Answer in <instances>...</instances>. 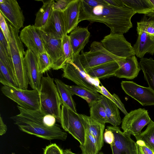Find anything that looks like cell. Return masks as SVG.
Returning a JSON list of instances; mask_svg holds the SVG:
<instances>
[{
  "mask_svg": "<svg viewBox=\"0 0 154 154\" xmlns=\"http://www.w3.org/2000/svg\"><path fill=\"white\" fill-rule=\"evenodd\" d=\"M136 14L125 6L118 7L108 4L91 7L81 0L79 23L84 20L98 22L106 25L110 29V33L123 34L133 27L131 20Z\"/></svg>",
  "mask_w": 154,
  "mask_h": 154,
  "instance_id": "6da1fadb",
  "label": "cell"
},
{
  "mask_svg": "<svg viewBox=\"0 0 154 154\" xmlns=\"http://www.w3.org/2000/svg\"><path fill=\"white\" fill-rule=\"evenodd\" d=\"M20 113L11 117L14 123L22 131L47 140H65L67 133L57 124L49 127L47 114L41 109L32 110L17 105Z\"/></svg>",
  "mask_w": 154,
  "mask_h": 154,
  "instance_id": "7a4b0ae2",
  "label": "cell"
},
{
  "mask_svg": "<svg viewBox=\"0 0 154 154\" xmlns=\"http://www.w3.org/2000/svg\"><path fill=\"white\" fill-rule=\"evenodd\" d=\"M10 32L9 43L10 55L12 60L19 88L27 89L29 84L24 63V51L23 43L19 35V29L8 23Z\"/></svg>",
  "mask_w": 154,
  "mask_h": 154,
  "instance_id": "3957f363",
  "label": "cell"
},
{
  "mask_svg": "<svg viewBox=\"0 0 154 154\" xmlns=\"http://www.w3.org/2000/svg\"><path fill=\"white\" fill-rule=\"evenodd\" d=\"M54 81L48 74L42 77L39 91L41 109L46 114L54 116L60 123L62 103Z\"/></svg>",
  "mask_w": 154,
  "mask_h": 154,
  "instance_id": "277c9868",
  "label": "cell"
},
{
  "mask_svg": "<svg viewBox=\"0 0 154 154\" xmlns=\"http://www.w3.org/2000/svg\"><path fill=\"white\" fill-rule=\"evenodd\" d=\"M79 55L74 57L72 61L66 62L62 69V77L71 80L78 86L99 93V79L91 78L86 73L80 62Z\"/></svg>",
  "mask_w": 154,
  "mask_h": 154,
  "instance_id": "5b68a950",
  "label": "cell"
},
{
  "mask_svg": "<svg viewBox=\"0 0 154 154\" xmlns=\"http://www.w3.org/2000/svg\"><path fill=\"white\" fill-rule=\"evenodd\" d=\"M79 59L85 72L93 68L108 62L118 61L123 58L116 56L109 52L102 45L101 42H93L89 51H81Z\"/></svg>",
  "mask_w": 154,
  "mask_h": 154,
  "instance_id": "8992f818",
  "label": "cell"
},
{
  "mask_svg": "<svg viewBox=\"0 0 154 154\" xmlns=\"http://www.w3.org/2000/svg\"><path fill=\"white\" fill-rule=\"evenodd\" d=\"M3 94L20 106L32 110L41 109L39 91L36 89H22L8 85L1 88Z\"/></svg>",
  "mask_w": 154,
  "mask_h": 154,
  "instance_id": "52a82bcc",
  "label": "cell"
},
{
  "mask_svg": "<svg viewBox=\"0 0 154 154\" xmlns=\"http://www.w3.org/2000/svg\"><path fill=\"white\" fill-rule=\"evenodd\" d=\"M60 123L65 131L83 144L85 130L80 114L62 105Z\"/></svg>",
  "mask_w": 154,
  "mask_h": 154,
  "instance_id": "ba28073f",
  "label": "cell"
},
{
  "mask_svg": "<svg viewBox=\"0 0 154 154\" xmlns=\"http://www.w3.org/2000/svg\"><path fill=\"white\" fill-rule=\"evenodd\" d=\"M151 120L147 110L140 108L125 115L122 121V128L124 133L135 136L141 132Z\"/></svg>",
  "mask_w": 154,
  "mask_h": 154,
  "instance_id": "9c48e42d",
  "label": "cell"
},
{
  "mask_svg": "<svg viewBox=\"0 0 154 154\" xmlns=\"http://www.w3.org/2000/svg\"><path fill=\"white\" fill-rule=\"evenodd\" d=\"M101 43L107 51L116 56L125 58L135 55L133 47L123 34L110 33L104 37Z\"/></svg>",
  "mask_w": 154,
  "mask_h": 154,
  "instance_id": "30bf717a",
  "label": "cell"
},
{
  "mask_svg": "<svg viewBox=\"0 0 154 154\" xmlns=\"http://www.w3.org/2000/svg\"><path fill=\"white\" fill-rule=\"evenodd\" d=\"M113 133L114 139L110 145L112 154H138L136 142L131 135L122 131L118 126H107Z\"/></svg>",
  "mask_w": 154,
  "mask_h": 154,
  "instance_id": "8fae6325",
  "label": "cell"
},
{
  "mask_svg": "<svg viewBox=\"0 0 154 154\" xmlns=\"http://www.w3.org/2000/svg\"><path fill=\"white\" fill-rule=\"evenodd\" d=\"M122 88L128 96L143 106L154 105V91L149 87L140 85L133 81H122Z\"/></svg>",
  "mask_w": 154,
  "mask_h": 154,
  "instance_id": "7c38bea8",
  "label": "cell"
},
{
  "mask_svg": "<svg viewBox=\"0 0 154 154\" xmlns=\"http://www.w3.org/2000/svg\"><path fill=\"white\" fill-rule=\"evenodd\" d=\"M0 11L10 24L20 29L23 26L25 18L22 11L16 0H0Z\"/></svg>",
  "mask_w": 154,
  "mask_h": 154,
  "instance_id": "4fadbf2b",
  "label": "cell"
},
{
  "mask_svg": "<svg viewBox=\"0 0 154 154\" xmlns=\"http://www.w3.org/2000/svg\"><path fill=\"white\" fill-rule=\"evenodd\" d=\"M22 42L36 56L46 52L41 36L37 29L33 25H29L24 27L19 35Z\"/></svg>",
  "mask_w": 154,
  "mask_h": 154,
  "instance_id": "5bb4252c",
  "label": "cell"
},
{
  "mask_svg": "<svg viewBox=\"0 0 154 154\" xmlns=\"http://www.w3.org/2000/svg\"><path fill=\"white\" fill-rule=\"evenodd\" d=\"M24 60L29 84L33 89L39 91L43 74L39 71L36 56L27 49L25 51Z\"/></svg>",
  "mask_w": 154,
  "mask_h": 154,
  "instance_id": "9a60e30c",
  "label": "cell"
},
{
  "mask_svg": "<svg viewBox=\"0 0 154 154\" xmlns=\"http://www.w3.org/2000/svg\"><path fill=\"white\" fill-rule=\"evenodd\" d=\"M37 30L46 52L51 60L53 63L52 69H53L62 56V39L49 35L40 30Z\"/></svg>",
  "mask_w": 154,
  "mask_h": 154,
  "instance_id": "2e32d148",
  "label": "cell"
},
{
  "mask_svg": "<svg viewBox=\"0 0 154 154\" xmlns=\"http://www.w3.org/2000/svg\"><path fill=\"white\" fill-rule=\"evenodd\" d=\"M37 29L54 37L62 39L66 35L63 12L53 10L45 25Z\"/></svg>",
  "mask_w": 154,
  "mask_h": 154,
  "instance_id": "e0dca14e",
  "label": "cell"
},
{
  "mask_svg": "<svg viewBox=\"0 0 154 154\" xmlns=\"http://www.w3.org/2000/svg\"><path fill=\"white\" fill-rule=\"evenodd\" d=\"M117 62L119 68L114 76L119 78L134 79L137 76L141 69L135 55L122 58Z\"/></svg>",
  "mask_w": 154,
  "mask_h": 154,
  "instance_id": "ac0fdd59",
  "label": "cell"
},
{
  "mask_svg": "<svg viewBox=\"0 0 154 154\" xmlns=\"http://www.w3.org/2000/svg\"><path fill=\"white\" fill-rule=\"evenodd\" d=\"M81 1V0H71L63 12L66 34L77 27L79 23Z\"/></svg>",
  "mask_w": 154,
  "mask_h": 154,
  "instance_id": "d6986e66",
  "label": "cell"
},
{
  "mask_svg": "<svg viewBox=\"0 0 154 154\" xmlns=\"http://www.w3.org/2000/svg\"><path fill=\"white\" fill-rule=\"evenodd\" d=\"M137 31L138 36L133 46L135 55L140 59L143 58L147 53L153 55L154 54V36L143 31Z\"/></svg>",
  "mask_w": 154,
  "mask_h": 154,
  "instance_id": "ffe728a7",
  "label": "cell"
},
{
  "mask_svg": "<svg viewBox=\"0 0 154 154\" xmlns=\"http://www.w3.org/2000/svg\"><path fill=\"white\" fill-rule=\"evenodd\" d=\"M72 50L73 57L79 55L88 42L90 33L88 27H82L77 26L70 32L69 35Z\"/></svg>",
  "mask_w": 154,
  "mask_h": 154,
  "instance_id": "44dd1931",
  "label": "cell"
},
{
  "mask_svg": "<svg viewBox=\"0 0 154 154\" xmlns=\"http://www.w3.org/2000/svg\"><path fill=\"white\" fill-rule=\"evenodd\" d=\"M85 130L94 137L100 151L103 145V134L105 125L101 124L90 116L80 114Z\"/></svg>",
  "mask_w": 154,
  "mask_h": 154,
  "instance_id": "7402d4cb",
  "label": "cell"
},
{
  "mask_svg": "<svg viewBox=\"0 0 154 154\" xmlns=\"http://www.w3.org/2000/svg\"><path fill=\"white\" fill-rule=\"evenodd\" d=\"M119 68L117 61H112L93 68L86 72L90 77L99 79L114 76Z\"/></svg>",
  "mask_w": 154,
  "mask_h": 154,
  "instance_id": "603a6c76",
  "label": "cell"
},
{
  "mask_svg": "<svg viewBox=\"0 0 154 154\" xmlns=\"http://www.w3.org/2000/svg\"><path fill=\"white\" fill-rule=\"evenodd\" d=\"M101 101L105 109L107 123L114 126L119 125L122 121L118 106L102 94Z\"/></svg>",
  "mask_w": 154,
  "mask_h": 154,
  "instance_id": "cb8c5ba5",
  "label": "cell"
},
{
  "mask_svg": "<svg viewBox=\"0 0 154 154\" xmlns=\"http://www.w3.org/2000/svg\"><path fill=\"white\" fill-rule=\"evenodd\" d=\"M125 6L136 13L147 15L154 14V6L149 0H122Z\"/></svg>",
  "mask_w": 154,
  "mask_h": 154,
  "instance_id": "d4e9b609",
  "label": "cell"
},
{
  "mask_svg": "<svg viewBox=\"0 0 154 154\" xmlns=\"http://www.w3.org/2000/svg\"><path fill=\"white\" fill-rule=\"evenodd\" d=\"M54 81L59 94L62 105L77 112L75 103L72 97L73 95L68 88L67 85L58 79H55Z\"/></svg>",
  "mask_w": 154,
  "mask_h": 154,
  "instance_id": "484cf974",
  "label": "cell"
},
{
  "mask_svg": "<svg viewBox=\"0 0 154 154\" xmlns=\"http://www.w3.org/2000/svg\"><path fill=\"white\" fill-rule=\"evenodd\" d=\"M54 2L50 0L43 2V5L36 14V18L33 25L36 29L43 27L49 19L53 11V5Z\"/></svg>",
  "mask_w": 154,
  "mask_h": 154,
  "instance_id": "4316f807",
  "label": "cell"
},
{
  "mask_svg": "<svg viewBox=\"0 0 154 154\" xmlns=\"http://www.w3.org/2000/svg\"><path fill=\"white\" fill-rule=\"evenodd\" d=\"M67 86L72 95L78 96L85 100L89 106L93 102L101 100V94L78 85Z\"/></svg>",
  "mask_w": 154,
  "mask_h": 154,
  "instance_id": "83f0119b",
  "label": "cell"
},
{
  "mask_svg": "<svg viewBox=\"0 0 154 154\" xmlns=\"http://www.w3.org/2000/svg\"><path fill=\"white\" fill-rule=\"evenodd\" d=\"M139 64L149 87L154 91V60L152 58L140 59Z\"/></svg>",
  "mask_w": 154,
  "mask_h": 154,
  "instance_id": "f1b7e54d",
  "label": "cell"
},
{
  "mask_svg": "<svg viewBox=\"0 0 154 154\" xmlns=\"http://www.w3.org/2000/svg\"><path fill=\"white\" fill-rule=\"evenodd\" d=\"M62 56L53 69L54 70H57L63 69L67 62L73 60V52L69 36L67 34L65 35L62 38Z\"/></svg>",
  "mask_w": 154,
  "mask_h": 154,
  "instance_id": "f546056e",
  "label": "cell"
},
{
  "mask_svg": "<svg viewBox=\"0 0 154 154\" xmlns=\"http://www.w3.org/2000/svg\"><path fill=\"white\" fill-rule=\"evenodd\" d=\"M89 106L90 116L99 123L105 125L107 123L106 117L101 100L93 102Z\"/></svg>",
  "mask_w": 154,
  "mask_h": 154,
  "instance_id": "4dcf8cb0",
  "label": "cell"
},
{
  "mask_svg": "<svg viewBox=\"0 0 154 154\" xmlns=\"http://www.w3.org/2000/svg\"><path fill=\"white\" fill-rule=\"evenodd\" d=\"M137 140H141L152 151H154V122L151 120L146 129L134 136Z\"/></svg>",
  "mask_w": 154,
  "mask_h": 154,
  "instance_id": "1f68e13d",
  "label": "cell"
},
{
  "mask_svg": "<svg viewBox=\"0 0 154 154\" xmlns=\"http://www.w3.org/2000/svg\"><path fill=\"white\" fill-rule=\"evenodd\" d=\"M80 147L82 154H97L99 151L95 139L86 130L84 143L82 145H80Z\"/></svg>",
  "mask_w": 154,
  "mask_h": 154,
  "instance_id": "d6a6232c",
  "label": "cell"
},
{
  "mask_svg": "<svg viewBox=\"0 0 154 154\" xmlns=\"http://www.w3.org/2000/svg\"><path fill=\"white\" fill-rule=\"evenodd\" d=\"M0 82L3 85H8L19 88L16 80L12 76L8 70L0 61Z\"/></svg>",
  "mask_w": 154,
  "mask_h": 154,
  "instance_id": "836d02e7",
  "label": "cell"
},
{
  "mask_svg": "<svg viewBox=\"0 0 154 154\" xmlns=\"http://www.w3.org/2000/svg\"><path fill=\"white\" fill-rule=\"evenodd\" d=\"M38 67L42 74L52 68L53 63L51 60L46 52L40 53L36 56Z\"/></svg>",
  "mask_w": 154,
  "mask_h": 154,
  "instance_id": "e575fe53",
  "label": "cell"
},
{
  "mask_svg": "<svg viewBox=\"0 0 154 154\" xmlns=\"http://www.w3.org/2000/svg\"><path fill=\"white\" fill-rule=\"evenodd\" d=\"M99 88L100 89L99 93L107 97L116 104L125 115L128 114V113L125 107L124 104L117 95L115 94H111L102 85H99Z\"/></svg>",
  "mask_w": 154,
  "mask_h": 154,
  "instance_id": "d590c367",
  "label": "cell"
},
{
  "mask_svg": "<svg viewBox=\"0 0 154 154\" xmlns=\"http://www.w3.org/2000/svg\"><path fill=\"white\" fill-rule=\"evenodd\" d=\"M0 61L5 66L12 76L17 81L13 64L11 57L10 55L7 53L4 48L0 44Z\"/></svg>",
  "mask_w": 154,
  "mask_h": 154,
  "instance_id": "8d00e7d4",
  "label": "cell"
},
{
  "mask_svg": "<svg viewBox=\"0 0 154 154\" xmlns=\"http://www.w3.org/2000/svg\"><path fill=\"white\" fill-rule=\"evenodd\" d=\"M137 23V31H143L154 36V20H142Z\"/></svg>",
  "mask_w": 154,
  "mask_h": 154,
  "instance_id": "74e56055",
  "label": "cell"
},
{
  "mask_svg": "<svg viewBox=\"0 0 154 154\" xmlns=\"http://www.w3.org/2000/svg\"><path fill=\"white\" fill-rule=\"evenodd\" d=\"M0 29L9 44L10 39V32L9 27L5 18L1 13H0Z\"/></svg>",
  "mask_w": 154,
  "mask_h": 154,
  "instance_id": "f35d334b",
  "label": "cell"
},
{
  "mask_svg": "<svg viewBox=\"0 0 154 154\" xmlns=\"http://www.w3.org/2000/svg\"><path fill=\"white\" fill-rule=\"evenodd\" d=\"M138 154H154L153 152L141 140H137L136 142Z\"/></svg>",
  "mask_w": 154,
  "mask_h": 154,
  "instance_id": "ab89813d",
  "label": "cell"
},
{
  "mask_svg": "<svg viewBox=\"0 0 154 154\" xmlns=\"http://www.w3.org/2000/svg\"><path fill=\"white\" fill-rule=\"evenodd\" d=\"M44 154H63V150L56 143H52L46 146L44 149Z\"/></svg>",
  "mask_w": 154,
  "mask_h": 154,
  "instance_id": "60d3db41",
  "label": "cell"
},
{
  "mask_svg": "<svg viewBox=\"0 0 154 154\" xmlns=\"http://www.w3.org/2000/svg\"><path fill=\"white\" fill-rule=\"evenodd\" d=\"M71 0H59L54 2L53 5V10L63 12L68 6Z\"/></svg>",
  "mask_w": 154,
  "mask_h": 154,
  "instance_id": "b9f144b4",
  "label": "cell"
},
{
  "mask_svg": "<svg viewBox=\"0 0 154 154\" xmlns=\"http://www.w3.org/2000/svg\"><path fill=\"white\" fill-rule=\"evenodd\" d=\"M103 140L106 143L111 145L114 141V136L111 131L106 128L103 133Z\"/></svg>",
  "mask_w": 154,
  "mask_h": 154,
  "instance_id": "7bdbcfd3",
  "label": "cell"
},
{
  "mask_svg": "<svg viewBox=\"0 0 154 154\" xmlns=\"http://www.w3.org/2000/svg\"><path fill=\"white\" fill-rule=\"evenodd\" d=\"M0 44L2 45L7 53L10 55L9 44L1 29L0 31Z\"/></svg>",
  "mask_w": 154,
  "mask_h": 154,
  "instance_id": "ee69618b",
  "label": "cell"
},
{
  "mask_svg": "<svg viewBox=\"0 0 154 154\" xmlns=\"http://www.w3.org/2000/svg\"><path fill=\"white\" fill-rule=\"evenodd\" d=\"M88 6L93 8L98 5L108 4L105 0H82Z\"/></svg>",
  "mask_w": 154,
  "mask_h": 154,
  "instance_id": "f6af8a7d",
  "label": "cell"
},
{
  "mask_svg": "<svg viewBox=\"0 0 154 154\" xmlns=\"http://www.w3.org/2000/svg\"><path fill=\"white\" fill-rule=\"evenodd\" d=\"M109 5L118 7H122L125 6L122 0H105Z\"/></svg>",
  "mask_w": 154,
  "mask_h": 154,
  "instance_id": "bcb514c9",
  "label": "cell"
},
{
  "mask_svg": "<svg viewBox=\"0 0 154 154\" xmlns=\"http://www.w3.org/2000/svg\"><path fill=\"white\" fill-rule=\"evenodd\" d=\"M7 130L6 125L4 123L2 118L0 116V135H2L5 134Z\"/></svg>",
  "mask_w": 154,
  "mask_h": 154,
  "instance_id": "7dc6e473",
  "label": "cell"
},
{
  "mask_svg": "<svg viewBox=\"0 0 154 154\" xmlns=\"http://www.w3.org/2000/svg\"><path fill=\"white\" fill-rule=\"evenodd\" d=\"M63 154H77L72 152L70 149H66L63 150Z\"/></svg>",
  "mask_w": 154,
  "mask_h": 154,
  "instance_id": "c3c4849f",
  "label": "cell"
},
{
  "mask_svg": "<svg viewBox=\"0 0 154 154\" xmlns=\"http://www.w3.org/2000/svg\"><path fill=\"white\" fill-rule=\"evenodd\" d=\"M149 1L154 6V0H149Z\"/></svg>",
  "mask_w": 154,
  "mask_h": 154,
  "instance_id": "681fc988",
  "label": "cell"
},
{
  "mask_svg": "<svg viewBox=\"0 0 154 154\" xmlns=\"http://www.w3.org/2000/svg\"><path fill=\"white\" fill-rule=\"evenodd\" d=\"M98 154H104L103 152H99Z\"/></svg>",
  "mask_w": 154,
  "mask_h": 154,
  "instance_id": "f907efd6",
  "label": "cell"
},
{
  "mask_svg": "<svg viewBox=\"0 0 154 154\" xmlns=\"http://www.w3.org/2000/svg\"><path fill=\"white\" fill-rule=\"evenodd\" d=\"M153 151V152H154V151Z\"/></svg>",
  "mask_w": 154,
  "mask_h": 154,
  "instance_id": "816d5d0a",
  "label": "cell"
}]
</instances>
